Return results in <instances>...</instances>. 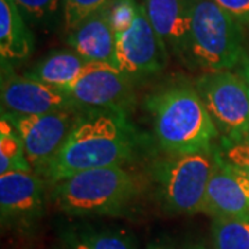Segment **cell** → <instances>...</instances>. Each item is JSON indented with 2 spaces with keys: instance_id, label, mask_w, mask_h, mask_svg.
Segmentation results:
<instances>
[{
  "instance_id": "277c9868",
  "label": "cell",
  "mask_w": 249,
  "mask_h": 249,
  "mask_svg": "<svg viewBox=\"0 0 249 249\" xmlns=\"http://www.w3.org/2000/svg\"><path fill=\"white\" fill-rule=\"evenodd\" d=\"M244 57L240 22L213 0H193L187 65L204 72L231 71Z\"/></svg>"
},
{
  "instance_id": "9a60e30c",
  "label": "cell",
  "mask_w": 249,
  "mask_h": 249,
  "mask_svg": "<svg viewBox=\"0 0 249 249\" xmlns=\"http://www.w3.org/2000/svg\"><path fill=\"white\" fill-rule=\"evenodd\" d=\"M34 50V35L14 0H0L1 62L22 61Z\"/></svg>"
},
{
  "instance_id": "d4e9b609",
  "label": "cell",
  "mask_w": 249,
  "mask_h": 249,
  "mask_svg": "<svg viewBox=\"0 0 249 249\" xmlns=\"http://www.w3.org/2000/svg\"><path fill=\"white\" fill-rule=\"evenodd\" d=\"M241 76L244 78L245 83H247V88L249 91V55H245L244 60L241 62Z\"/></svg>"
},
{
  "instance_id": "484cf974",
  "label": "cell",
  "mask_w": 249,
  "mask_h": 249,
  "mask_svg": "<svg viewBox=\"0 0 249 249\" xmlns=\"http://www.w3.org/2000/svg\"><path fill=\"white\" fill-rule=\"evenodd\" d=\"M191 249H205L204 247H201V245H196V247H194V248H191Z\"/></svg>"
},
{
  "instance_id": "d6986e66",
  "label": "cell",
  "mask_w": 249,
  "mask_h": 249,
  "mask_svg": "<svg viewBox=\"0 0 249 249\" xmlns=\"http://www.w3.org/2000/svg\"><path fill=\"white\" fill-rule=\"evenodd\" d=\"M28 24L53 28L64 21V0H14Z\"/></svg>"
},
{
  "instance_id": "52a82bcc",
  "label": "cell",
  "mask_w": 249,
  "mask_h": 249,
  "mask_svg": "<svg viewBox=\"0 0 249 249\" xmlns=\"http://www.w3.org/2000/svg\"><path fill=\"white\" fill-rule=\"evenodd\" d=\"M82 108H67L39 115H16L1 112L17 127L25 155L36 175H43L68 140Z\"/></svg>"
},
{
  "instance_id": "ffe728a7",
  "label": "cell",
  "mask_w": 249,
  "mask_h": 249,
  "mask_svg": "<svg viewBox=\"0 0 249 249\" xmlns=\"http://www.w3.org/2000/svg\"><path fill=\"white\" fill-rule=\"evenodd\" d=\"M71 249H133V244L124 232H88L75 241Z\"/></svg>"
},
{
  "instance_id": "4fadbf2b",
  "label": "cell",
  "mask_w": 249,
  "mask_h": 249,
  "mask_svg": "<svg viewBox=\"0 0 249 249\" xmlns=\"http://www.w3.org/2000/svg\"><path fill=\"white\" fill-rule=\"evenodd\" d=\"M142 4L169 55L187 64L193 0H144Z\"/></svg>"
},
{
  "instance_id": "2e32d148",
  "label": "cell",
  "mask_w": 249,
  "mask_h": 249,
  "mask_svg": "<svg viewBox=\"0 0 249 249\" xmlns=\"http://www.w3.org/2000/svg\"><path fill=\"white\" fill-rule=\"evenodd\" d=\"M88 60L75 50H55L43 57L28 72V76L45 82L58 89H65L86 67Z\"/></svg>"
},
{
  "instance_id": "603a6c76",
  "label": "cell",
  "mask_w": 249,
  "mask_h": 249,
  "mask_svg": "<svg viewBox=\"0 0 249 249\" xmlns=\"http://www.w3.org/2000/svg\"><path fill=\"white\" fill-rule=\"evenodd\" d=\"M139 9L136 0H111L108 4L109 21L116 34H122L132 27Z\"/></svg>"
},
{
  "instance_id": "44dd1931",
  "label": "cell",
  "mask_w": 249,
  "mask_h": 249,
  "mask_svg": "<svg viewBox=\"0 0 249 249\" xmlns=\"http://www.w3.org/2000/svg\"><path fill=\"white\" fill-rule=\"evenodd\" d=\"M111 0H64V25L70 34L83 19L109 4Z\"/></svg>"
},
{
  "instance_id": "7c38bea8",
  "label": "cell",
  "mask_w": 249,
  "mask_h": 249,
  "mask_svg": "<svg viewBox=\"0 0 249 249\" xmlns=\"http://www.w3.org/2000/svg\"><path fill=\"white\" fill-rule=\"evenodd\" d=\"M45 202V183L35 172L0 175V213L3 224L28 223L39 217Z\"/></svg>"
},
{
  "instance_id": "5b68a950",
  "label": "cell",
  "mask_w": 249,
  "mask_h": 249,
  "mask_svg": "<svg viewBox=\"0 0 249 249\" xmlns=\"http://www.w3.org/2000/svg\"><path fill=\"white\" fill-rule=\"evenodd\" d=\"M214 165L211 151L170 154L154 168V178L165 208L172 213L204 212L205 196Z\"/></svg>"
},
{
  "instance_id": "6da1fadb",
  "label": "cell",
  "mask_w": 249,
  "mask_h": 249,
  "mask_svg": "<svg viewBox=\"0 0 249 249\" xmlns=\"http://www.w3.org/2000/svg\"><path fill=\"white\" fill-rule=\"evenodd\" d=\"M137 142V133L124 112L85 109L43 176L55 184L85 170L122 166L134 157Z\"/></svg>"
},
{
  "instance_id": "3957f363",
  "label": "cell",
  "mask_w": 249,
  "mask_h": 249,
  "mask_svg": "<svg viewBox=\"0 0 249 249\" xmlns=\"http://www.w3.org/2000/svg\"><path fill=\"white\" fill-rule=\"evenodd\" d=\"M53 186L54 204L72 216L118 214L137 193L133 176L122 166L79 172Z\"/></svg>"
},
{
  "instance_id": "ac0fdd59",
  "label": "cell",
  "mask_w": 249,
  "mask_h": 249,
  "mask_svg": "<svg viewBox=\"0 0 249 249\" xmlns=\"http://www.w3.org/2000/svg\"><path fill=\"white\" fill-rule=\"evenodd\" d=\"M214 249H249V217H213Z\"/></svg>"
},
{
  "instance_id": "8fae6325",
  "label": "cell",
  "mask_w": 249,
  "mask_h": 249,
  "mask_svg": "<svg viewBox=\"0 0 249 249\" xmlns=\"http://www.w3.org/2000/svg\"><path fill=\"white\" fill-rule=\"evenodd\" d=\"M202 213L212 217H249V178L223 160L217 147Z\"/></svg>"
},
{
  "instance_id": "cb8c5ba5",
  "label": "cell",
  "mask_w": 249,
  "mask_h": 249,
  "mask_svg": "<svg viewBox=\"0 0 249 249\" xmlns=\"http://www.w3.org/2000/svg\"><path fill=\"white\" fill-rule=\"evenodd\" d=\"M241 25L249 27V0H213Z\"/></svg>"
},
{
  "instance_id": "7402d4cb",
  "label": "cell",
  "mask_w": 249,
  "mask_h": 249,
  "mask_svg": "<svg viewBox=\"0 0 249 249\" xmlns=\"http://www.w3.org/2000/svg\"><path fill=\"white\" fill-rule=\"evenodd\" d=\"M217 148L223 160L249 178V133L234 140H220Z\"/></svg>"
},
{
  "instance_id": "30bf717a",
  "label": "cell",
  "mask_w": 249,
  "mask_h": 249,
  "mask_svg": "<svg viewBox=\"0 0 249 249\" xmlns=\"http://www.w3.org/2000/svg\"><path fill=\"white\" fill-rule=\"evenodd\" d=\"M0 97L1 112L16 115H39L58 109L76 108V104L65 90L28 75L3 73Z\"/></svg>"
},
{
  "instance_id": "8992f818",
  "label": "cell",
  "mask_w": 249,
  "mask_h": 249,
  "mask_svg": "<svg viewBox=\"0 0 249 249\" xmlns=\"http://www.w3.org/2000/svg\"><path fill=\"white\" fill-rule=\"evenodd\" d=\"M196 89L213 119L222 140L249 133V91L241 75L231 71L205 72Z\"/></svg>"
},
{
  "instance_id": "7a4b0ae2",
  "label": "cell",
  "mask_w": 249,
  "mask_h": 249,
  "mask_svg": "<svg viewBox=\"0 0 249 249\" xmlns=\"http://www.w3.org/2000/svg\"><path fill=\"white\" fill-rule=\"evenodd\" d=\"M160 145L169 154L211 151L220 136L196 88L170 86L147 98Z\"/></svg>"
},
{
  "instance_id": "9c48e42d",
  "label": "cell",
  "mask_w": 249,
  "mask_h": 249,
  "mask_svg": "<svg viewBox=\"0 0 249 249\" xmlns=\"http://www.w3.org/2000/svg\"><path fill=\"white\" fill-rule=\"evenodd\" d=\"M168 58L169 53L147 17L144 4H139L132 27L116 34L115 67L130 78L160 71Z\"/></svg>"
},
{
  "instance_id": "e0dca14e",
  "label": "cell",
  "mask_w": 249,
  "mask_h": 249,
  "mask_svg": "<svg viewBox=\"0 0 249 249\" xmlns=\"http://www.w3.org/2000/svg\"><path fill=\"white\" fill-rule=\"evenodd\" d=\"M34 172L25 155V147L17 127L4 114L0 119V175Z\"/></svg>"
},
{
  "instance_id": "ba28073f",
  "label": "cell",
  "mask_w": 249,
  "mask_h": 249,
  "mask_svg": "<svg viewBox=\"0 0 249 249\" xmlns=\"http://www.w3.org/2000/svg\"><path fill=\"white\" fill-rule=\"evenodd\" d=\"M76 107L124 112L132 100L129 76L107 62H88L65 88Z\"/></svg>"
},
{
  "instance_id": "5bb4252c",
  "label": "cell",
  "mask_w": 249,
  "mask_h": 249,
  "mask_svg": "<svg viewBox=\"0 0 249 249\" xmlns=\"http://www.w3.org/2000/svg\"><path fill=\"white\" fill-rule=\"evenodd\" d=\"M68 45L89 62L115 65L116 35L109 21L108 6L100 9L68 34Z\"/></svg>"
},
{
  "instance_id": "4316f807",
  "label": "cell",
  "mask_w": 249,
  "mask_h": 249,
  "mask_svg": "<svg viewBox=\"0 0 249 249\" xmlns=\"http://www.w3.org/2000/svg\"><path fill=\"white\" fill-rule=\"evenodd\" d=\"M150 249H165V248H160V247H154V248H150Z\"/></svg>"
}]
</instances>
